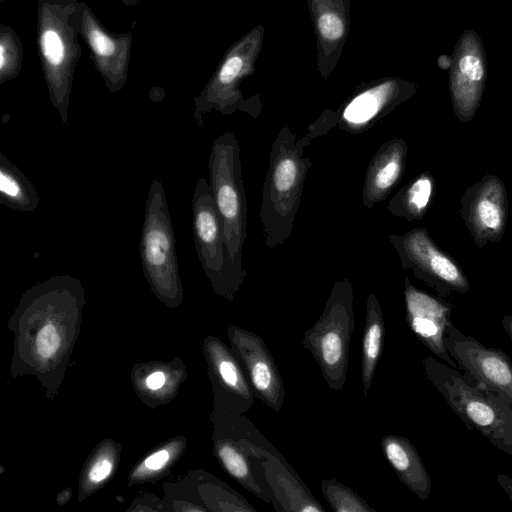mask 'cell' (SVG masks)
Wrapping results in <instances>:
<instances>
[{
  "mask_svg": "<svg viewBox=\"0 0 512 512\" xmlns=\"http://www.w3.org/2000/svg\"><path fill=\"white\" fill-rule=\"evenodd\" d=\"M24 49L17 32L0 24V84L17 78L23 64Z\"/></svg>",
  "mask_w": 512,
  "mask_h": 512,
  "instance_id": "cell-23",
  "label": "cell"
},
{
  "mask_svg": "<svg viewBox=\"0 0 512 512\" xmlns=\"http://www.w3.org/2000/svg\"><path fill=\"white\" fill-rule=\"evenodd\" d=\"M0 203L20 212H32L40 204L35 186L0 152Z\"/></svg>",
  "mask_w": 512,
  "mask_h": 512,
  "instance_id": "cell-22",
  "label": "cell"
},
{
  "mask_svg": "<svg viewBox=\"0 0 512 512\" xmlns=\"http://www.w3.org/2000/svg\"><path fill=\"white\" fill-rule=\"evenodd\" d=\"M381 447L400 481L420 499H428L431 478L410 440L399 435H385Z\"/></svg>",
  "mask_w": 512,
  "mask_h": 512,
  "instance_id": "cell-17",
  "label": "cell"
},
{
  "mask_svg": "<svg viewBox=\"0 0 512 512\" xmlns=\"http://www.w3.org/2000/svg\"><path fill=\"white\" fill-rule=\"evenodd\" d=\"M80 35L90 51V57L111 93L121 91L128 79L132 32L114 33L107 30L93 10L82 2Z\"/></svg>",
  "mask_w": 512,
  "mask_h": 512,
  "instance_id": "cell-11",
  "label": "cell"
},
{
  "mask_svg": "<svg viewBox=\"0 0 512 512\" xmlns=\"http://www.w3.org/2000/svg\"><path fill=\"white\" fill-rule=\"evenodd\" d=\"M354 287L348 279L336 281L324 309L304 333L303 347L317 362L328 387L341 391L345 385L354 329Z\"/></svg>",
  "mask_w": 512,
  "mask_h": 512,
  "instance_id": "cell-5",
  "label": "cell"
},
{
  "mask_svg": "<svg viewBox=\"0 0 512 512\" xmlns=\"http://www.w3.org/2000/svg\"><path fill=\"white\" fill-rule=\"evenodd\" d=\"M321 492L336 512H376L364 499L336 479L322 480Z\"/></svg>",
  "mask_w": 512,
  "mask_h": 512,
  "instance_id": "cell-24",
  "label": "cell"
},
{
  "mask_svg": "<svg viewBox=\"0 0 512 512\" xmlns=\"http://www.w3.org/2000/svg\"><path fill=\"white\" fill-rule=\"evenodd\" d=\"M460 215L477 247L498 242L508 217V197L502 180L486 174L467 187L460 199Z\"/></svg>",
  "mask_w": 512,
  "mask_h": 512,
  "instance_id": "cell-10",
  "label": "cell"
},
{
  "mask_svg": "<svg viewBox=\"0 0 512 512\" xmlns=\"http://www.w3.org/2000/svg\"><path fill=\"white\" fill-rule=\"evenodd\" d=\"M311 141L287 126L276 135L269 154L259 209L265 245L275 248L291 236L300 207L303 186L312 166L305 156Z\"/></svg>",
  "mask_w": 512,
  "mask_h": 512,
  "instance_id": "cell-1",
  "label": "cell"
},
{
  "mask_svg": "<svg viewBox=\"0 0 512 512\" xmlns=\"http://www.w3.org/2000/svg\"><path fill=\"white\" fill-rule=\"evenodd\" d=\"M262 466L275 509L286 512L325 510L279 452L271 454Z\"/></svg>",
  "mask_w": 512,
  "mask_h": 512,
  "instance_id": "cell-14",
  "label": "cell"
},
{
  "mask_svg": "<svg viewBox=\"0 0 512 512\" xmlns=\"http://www.w3.org/2000/svg\"><path fill=\"white\" fill-rule=\"evenodd\" d=\"M436 189V182L429 171L414 177L391 198L387 210L395 217L407 221L424 218Z\"/></svg>",
  "mask_w": 512,
  "mask_h": 512,
  "instance_id": "cell-21",
  "label": "cell"
},
{
  "mask_svg": "<svg viewBox=\"0 0 512 512\" xmlns=\"http://www.w3.org/2000/svg\"><path fill=\"white\" fill-rule=\"evenodd\" d=\"M216 454L225 470L236 481L265 503L272 504L262 464L253 461L230 439L217 444Z\"/></svg>",
  "mask_w": 512,
  "mask_h": 512,
  "instance_id": "cell-19",
  "label": "cell"
},
{
  "mask_svg": "<svg viewBox=\"0 0 512 512\" xmlns=\"http://www.w3.org/2000/svg\"><path fill=\"white\" fill-rule=\"evenodd\" d=\"M232 351L243 368L256 398L279 412L286 397L284 381L269 348L258 334L231 326Z\"/></svg>",
  "mask_w": 512,
  "mask_h": 512,
  "instance_id": "cell-12",
  "label": "cell"
},
{
  "mask_svg": "<svg viewBox=\"0 0 512 512\" xmlns=\"http://www.w3.org/2000/svg\"><path fill=\"white\" fill-rule=\"evenodd\" d=\"M388 239L403 268L411 270L440 296L469 292L470 283L461 267L435 243L425 228H414L401 235L390 234Z\"/></svg>",
  "mask_w": 512,
  "mask_h": 512,
  "instance_id": "cell-8",
  "label": "cell"
},
{
  "mask_svg": "<svg viewBox=\"0 0 512 512\" xmlns=\"http://www.w3.org/2000/svg\"><path fill=\"white\" fill-rule=\"evenodd\" d=\"M192 224L197 256L214 291L233 300L240 288L232 275L223 225L209 181L202 177L192 195Z\"/></svg>",
  "mask_w": 512,
  "mask_h": 512,
  "instance_id": "cell-7",
  "label": "cell"
},
{
  "mask_svg": "<svg viewBox=\"0 0 512 512\" xmlns=\"http://www.w3.org/2000/svg\"><path fill=\"white\" fill-rule=\"evenodd\" d=\"M58 344L59 339L54 327H44L41 333H39V337L37 340L39 354L43 358L50 357L51 355L54 354V351L57 350Z\"/></svg>",
  "mask_w": 512,
  "mask_h": 512,
  "instance_id": "cell-26",
  "label": "cell"
},
{
  "mask_svg": "<svg viewBox=\"0 0 512 512\" xmlns=\"http://www.w3.org/2000/svg\"><path fill=\"white\" fill-rule=\"evenodd\" d=\"M318 29L324 38L336 40L342 36L343 24L337 15L326 13L319 18Z\"/></svg>",
  "mask_w": 512,
  "mask_h": 512,
  "instance_id": "cell-25",
  "label": "cell"
},
{
  "mask_svg": "<svg viewBox=\"0 0 512 512\" xmlns=\"http://www.w3.org/2000/svg\"><path fill=\"white\" fill-rule=\"evenodd\" d=\"M498 482L512 501V478L507 475H498Z\"/></svg>",
  "mask_w": 512,
  "mask_h": 512,
  "instance_id": "cell-31",
  "label": "cell"
},
{
  "mask_svg": "<svg viewBox=\"0 0 512 512\" xmlns=\"http://www.w3.org/2000/svg\"><path fill=\"white\" fill-rule=\"evenodd\" d=\"M384 319L381 305L374 293L367 299L361 352V380L364 397L372 386L375 371L382 354Z\"/></svg>",
  "mask_w": 512,
  "mask_h": 512,
  "instance_id": "cell-20",
  "label": "cell"
},
{
  "mask_svg": "<svg viewBox=\"0 0 512 512\" xmlns=\"http://www.w3.org/2000/svg\"><path fill=\"white\" fill-rule=\"evenodd\" d=\"M82 1L38 0L36 43L50 101L68 124V108L77 62Z\"/></svg>",
  "mask_w": 512,
  "mask_h": 512,
  "instance_id": "cell-2",
  "label": "cell"
},
{
  "mask_svg": "<svg viewBox=\"0 0 512 512\" xmlns=\"http://www.w3.org/2000/svg\"><path fill=\"white\" fill-rule=\"evenodd\" d=\"M422 364L431 384L465 425L512 456V404L439 359L426 356Z\"/></svg>",
  "mask_w": 512,
  "mask_h": 512,
  "instance_id": "cell-3",
  "label": "cell"
},
{
  "mask_svg": "<svg viewBox=\"0 0 512 512\" xmlns=\"http://www.w3.org/2000/svg\"><path fill=\"white\" fill-rule=\"evenodd\" d=\"M461 73L471 82H479L482 80L484 70L480 60L473 55L464 56L459 62Z\"/></svg>",
  "mask_w": 512,
  "mask_h": 512,
  "instance_id": "cell-27",
  "label": "cell"
},
{
  "mask_svg": "<svg viewBox=\"0 0 512 512\" xmlns=\"http://www.w3.org/2000/svg\"><path fill=\"white\" fill-rule=\"evenodd\" d=\"M404 139L384 142L371 159L364 178L362 202L368 209L385 200L401 180L407 159Z\"/></svg>",
  "mask_w": 512,
  "mask_h": 512,
  "instance_id": "cell-15",
  "label": "cell"
},
{
  "mask_svg": "<svg viewBox=\"0 0 512 512\" xmlns=\"http://www.w3.org/2000/svg\"><path fill=\"white\" fill-rule=\"evenodd\" d=\"M169 459V452L167 450H160L150 455L145 461L144 465L150 470H158L162 468Z\"/></svg>",
  "mask_w": 512,
  "mask_h": 512,
  "instance_id": "cell-29",
  "label": "cell"
},
{
  "mask_svg": "<svg viewBox=\"0 0 512 512\" xmlns=\"http://www.w3.org/2000/svg\"><path fill=\"white\" fill-rule=\"evenodd\" d=\"M406 321L417 339L443 362L456 368L448 353L444 335L451 322V307L444 300L416 288L407 276L404 278Z\"/></svg>",
  "mask_w": 512,
  "mask_h": 512,
  "instance_id": "cell-13",
  "label": "cell"
},
{
  "mask_svg": "<svg viewBox=\"0 0 512 512\" xmlns=\"http://www.w3.org/2000/svg\"><path fill=\"white\" fill-rule=\"evenodd\" d=\"M209 352L214 374L219 381L230 413L241 416L255 402L256 395L253 388L234 353L220 341H211Z\"/></svg>",
  "mask_w": 512,
  "mask_h": 512,
  "instance_id": "cell-16",
  "label": "cell"
},
{
  "mask_svg": "<svg viewBox=\"0 0 512 512\" xmlns=\"http://www.w3.org/2000/svg\"><path fill=\"white\" fill-rule=\"evenodd\" d=\"M125 6H135L140 0H121Z\"/></svg>",
  "mask_w": 512,
  "mask_h": 512,
  "instance_id": "cell-33",
  "label": "cell"
},
{
  "mask_svg": "<svg viewBox=\"0 0 512 512\" xmlns=\"http://www.w3.org/2000/svg\"><path fill=\"white\" fill-rule=\"evenodd\" d=\"M444 342L464 374L512 404V362L504 351L487 347L463 334L452 322L446 328Z\"/></svg>",
  "mask_w": 512,
  "mask_h": 512,
  "instance_id": "cell-9",
  "label": "cell"
},
{
  "mask_svg": "<svg viewBox=\"0 0 512 512\" xmlns=\"http://www.w3.org/2000/svg\"><path fill=\"white\" fill-rule=\"evenodd\" d=\"M112 464L107 459L98 461L89 472V479L93 483H97L105 479L111 471Z\"/></svg>",
  "mask_w": 512,
  "mask_h": 512,
  "instance_id": "cell-28",
  "label": "cell"
},
{
  "mask_svg": "<svg viewBox=\"0 0 512 512\" xmlns=\"http://www.w3.org/2000/svg\"><path fill=\"white\" fill-rule=\"evenodd\" d=\"M5 0H0V2H4Z\"/></svg>",
  "mask_w": 512,
  "mask_h": 512,
  "instance_id": "cell-34",
  "label": "cell"
},
{
  "mask_svg": "<svg viewBox=\"0 0 512 512\" xmlns=\"http://www.w3.org/2000/svg\"><path fill=\"white\" fill-rule=\"evenodd\" d=\"M165 383V376L162 372H154L149 375L146 379V386L149 389L157 390L161 388Z\"/></svg>",
  "mask_w": 512,
  "mask_h": 512,
  "instance_id": "cell-30",
  "label": "cell"
},
{
  "mask_svg": "<svg viewBox=\"0 0 512 512\" xmlns=\"http://www.w3.org/2000/svg\"><path fill=\"white\" fill-rule=\"evenodd\" d=\"M501 324L509 338L512 340V315L502 317Z\"/></svg>",
  "mask_w": 512,
  "mask_h": 512,
  "instance_id": "cell-32",
  "label": "cell"
},
{
  "mask_svg": "<svg viewBox=\"0 0 512 512\" xmlns=\"http://www.w3.org/2000/svg\"><path fill=\"white\" fill-rule=\"evenodd\" d=\"M209 184L222 221L233 278L240 288L245 281L243 247L247 238V201L234 133L225 131L212 143L208 159Z\"/></svg>",
  "mask_w": 512,
  "mask_h": 512,
  "instance_id": "cell-4",
  "label": "cell"
},
{
  "mask_svg": "<svg viewBox=\"0 0 512 512\" xmlns=\"http://www.w3.org/2000/svg\"><path fill=\"white\" fill-rule=\"evenodd\" d=\"M143 272L162 299L179 300L182 295L176 240L165 190L158 178L151 181L145 202L140 238Z\"/></svg>",
  "mask_w": 512,
  "mask_h": 512,
  "instance_id": "cell-6",
  "label": "cell"
},
{
  "mask_svg": "<svg viewBox=\"0 0 512 512\" xmlns=\"http://www.w3.org/2000/svg\"><path fill=\"white\" fill-rule=\"evenodd\" d=\"M393 85L384 83L355 96L343 109L338 119L339 127L351 134L367 131L389 107Z\"/></svg>",
  "mask_w": 512,
  "mask_h": 512,
  "instance_id": "cell-18",
  "label": "cell"
}]
</instances>
